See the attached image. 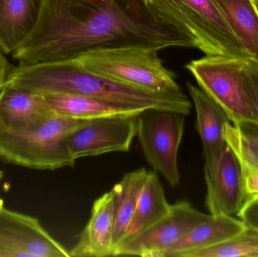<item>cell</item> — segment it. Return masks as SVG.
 Returning <instances> with one entry per match:
<instances>
[{
	"label": "cell",
	"mask_w": 258,
	"mask_h": 257,
	"mask_svg": "<svg viewBox=\"0 0 258 257\" xmlns=\"http://www.w3.org/2000/svg\"><path fill=\"white\" fill-rule=\"evenodd\" d=\"M199 48L147 0H40L31 31L14 51L19 65L74 60L97 50Z\"/></svg>",
	"instance_id": "1"
},
{
	"label": "cell",
	"mask_w": 258,
	"mask_h": 257,
	"mask_svg": "<svg viewBox=\"0 0 258 257\" xmlns=\"http://www.w3.org/2000/svg\"><path fill=\"white\" fill-rule=\"evenodd\" d=\"M5 84L42 95H84L186 116L192 107L183 93H158L135 87L89 70L76 60L19 65L11 71Z\"/></svg>",
	"instance_id": "2"
},
{
	"label": "cell",
	"mask_w": 258,
	"mask_h": 257,
	"mask_svg": "<svg viewBox=\"0 0 258 257\" xmlns=\"http://www.w3.org/2000/svg\"><path fill=\"white\" fill-rule=\"evenodd\" d=\"M86 120L54 115L23 127L0 121V158L17 165L39 170L74 167L67 137Z\"/></svg>",
	"instance_id": "3"
},
{
	"label": "cell",
	"mask_w": 258,
	"mask_h": 257,
	"mask_svg": "<svg viewBox=\"0 0 258 257\" xmlns=\"http://www.w3.org/2000/svg\"><path fill=\"white\" fill-rule=\"evenodd\" d=\"M158 15L190 35L206 55L251 58L213 0H147Z\"/></svg>",
	"instance_id": "4"
},
{
	"label": "cell",
	"mask_w": 258,
	"mask_h": 257,
	"mask_svg": "<svg viewBox=\"0 0 258 257\" xmlns=\"http://www.w3.org/2000/svg\"><path fill=\"white\" fill-rule=\"evenodd\" d=\"M152 48H119L97 50L74 60L97 73L116 81L164 94L183 93L174 72L167 69Z\"/></svg>",
	"instance_id": "5"
},
{
	"label": "cell",
	"mask_w": 258,
	"mask_h": 257,
	"mask_svg": "<svg viewBox=\"0 0 258 257\" xmlns=\"http://www.w3.org/2000/svg\"><path fill=\"white\" fill-rule=\"evenodd\" d=\"M248 60L232 56L206 55L186 65L200 89L227 112L233 124L253 120L244 82Z\"/></svg>",
	"instance_id": "6"
},
{
	"label": "cell",
	"mask_w": 258,
	"mask_h": 257,
	"mask_svg": "<svg viewBox=\"0 0 258 257\" xmlns=\"http://www.w3.org/2000/svg\"><path fill=\"white\" fill-rule=\"evenodd\" d=\"M185 116L179 112L157 109H147L138 116L137 136L144 157L172 187L180 181L177 154Z\"/></svg>",
	"instance_id": "7"
},
{
	"label": "cell",
	"mask_w": 258,
	"mask_h": 257,
	"mask_svg": "<svg viewBox=\"0 0 258 257\" xmlns=\"http://www.w3.org/2000/svg\"><path fill=\"white\" fill-rule=\"evenodd\" d=\"M211 216L200 212L188 201L176 202L163 218L135 238L121 243L113 256L164 257L176 243Z\"/></svg>",
	"instance_id": "8"
},
{
	"label": "cell",
	"mask_w": 258,
	"mask_h": 257,
	"mask_svg": "<svg viewBox=\"0 0 258 257\" xmlns=\"http://www.w3.org/2000/svg\"><path fill=\"white\" fill-rule=\"evenodd\" d=\"M71 257L38 219L0 205V257Z\"/></svg>",
	"instance_id": "9"
},
{
	"label": "cell",
	"mask_w": 258,
	"mask_h": 257,
	"mask_svg": "<svg viewBox=\"0 0 258 257\" xmlns=\"http://www.w3.org/2000/svg\"><path fill=\"white\" fill-rule=\"evenodd\" d=\"M138 116L86 120L67 137L76 160L113 152H128L138 132Z\"/></svg>",
	"instance_id": "10"
},
{
	"label": "cell",
	"mask_w": 258,
	"mask_h": 257,
	"mask_svg": "<svg viewBox=\"0 0 258 257\" xmlns=\"http://www.w3.org/2000/svg\"><path fill=\"white\" fill-rule=\"evenodd\" d=\"M204 172L209 214L238 217L249 198L240 162L228 144L215 170Z\"/></svg>",
	"instance_id": "11"
},
{
	"label": "cell",
	"mask_w": 258,
	"mask_h": 257,
	"mask_svg": "<svg viewBox=\"0 0 258 257\" xmlns=\"http://www.w3.org/2000/svg\"><path fill=\"white\" fill-rule=\"evenodd\" d=\"M186 86L197 113V131L205 157L204 172H212L227 148L224 131L231 120L227 112L200 88L189 81Z\"/></svg>",
	"instance_id": "12"
},
{
	"label": "cell",
	"mask_w": 258,
	"mask_h": 257,
	"mask_svg": "<svg viewBox=\"0 0 258 257\" xmlns=\"http://www.w3.org/2000/svg\"><path fill=\"white\" fill-rule=\"evenodd\" d=\"M113 230L114 193L111 190L94 202L89 222L70 250L71 257L113 256Z\"/></svg>",
	"instance_id": "13"
},
{
	"label": "cell",
	"mask_w": 258,
	"mask_h": 257,
	"mask_svg": "<svg viewBox=\"0 0 258 257\" xmlns=\"http://www.w3.org/2000/svg\"><path fill=\"white\" fill-rule=\"evenodd\" d=\"M55 114L80 120L115 116H138L147 109L133 104L71 94L44 95Z\"/></svg>",
	"instance_id": "14"
},
{
	"label": "cell",
	"mask_w": 258,
	"mask_h": 257,
	"mask_svg": "<svg viewBox=\"0 0 258 257\" xmlns=\"http://www.w3.org/2000/svg\"><path fill=\"white\" fill-rule=\"evenodd\" d=\"M54 115L40 94L6 84L0 91V121L7 126H26Z\"/></svg>",
	"instance_id": "15"
},
{
	"label": "cell",
	"mask_w": 258,
	"mask_h": 257,
	"mask_svg": "<svg viewBox=\"0 0 258 257\" xmlns=\"http://www.w3.org/2000/svg\"><path fill=\"white\" fill-rule=\"evenodd\" d=\"M40 0H0V50L13 53L37 20Z\"/></svg>",
	"instance_id": "16"
},
{
	"label": "cell",
	"mask_w": 258,
	"mask_h": 257,
	"mask_svg": "<svg viewBox=\"0 0 258 257\" xmlns=\"http://www.w3.org/2000/svg\"><path fill=\"white\" fill-rule=\"evenodd\" d=\"M245 227L232 216H211L196 226L165 253L164 257H182L185 253L216 245L230 239Z\"/></svg>",
	"instance_id": "17"
},
{
	"label": "cell",
	"mask_w": 258,
	"mask_h": 257,
	"mask_svg": "<svg viewBox=\"0 0 258 257\" xmlns=\"http://www.w3.org/2000/svg\"><path fill=\"white\" fill-rule=\"evenodd\" d=\"M171 205L167 200L158 173L149 170L136 209L122 242L135 238L168 214ZM120 243V244H121Z\"/></svg>",
	"instance_id": "18"
},
{
	"label": "cell",
	"mask_w": 258,
	"mask_h": 257,
	"mask_svg": "<svg viewBox=\"0 0 258 257\" xmlns=\"http://www.w3.org/2000/svg\"><path fill=\"white\" fill-rule=\"evenodd\" d=\"M227 25L258 61V11L253 0H213Z\"/></svg>",
	"instance_id": "19"
},
{
	"label": "cell",
	"mask_w": 258,
	"mask_h": 257,
	"mask_svg": "<svg viewBox=\"0 0 258 257\" xmlns=\"http://www.w3.org/2000/svg\"><path fill=\"white\" fill-rule=\"evenodd\" d=\"M148 172L145 168H141L126 174L112 189L114 193L115 250L125 238Z\"/></svg>",
	"instance_id": "20"
},
{
	"label": "cell",
	"mask_w": 258,
	"mask_h": 257,
	"mask_svg": "<svg viewBox=\"0 0 258 257\" xmlns=\"http://www.w3.org/2000/svg\"><path fill=\"white\" fill-rule=\"evenodd\" d=\"M224 137L235 152L243 176L258 170V122L243 120L227 124Z\"/></svg>",
	"instance_id": "21"
},
{
	"label": "cell",
	"mask_w": 258,
	"mask_h": 257,
	"mask_svg": "<svg viewBox=\"0 0 258 257\" xmlns=\"http://www.w3.org/2000/svg\"><path fill=\"white\" fill-rule=\"evenodd\" d=\"M258 257V229L246 226L230 239L182 257Z\"/></svg>",
	"instance_id": "22"
},
{
	"label": "cell",
	"mask_w": 258,
	"mask_h": 257,
	"mask_svg": "<svg viewBox=\"0 0 258 257\" xmlns=\"http://www.w3.org/2000/svg\"><path fill=\"white\" fill-rule=\"evenodd\" d=\"M244 82L252 111L253 120L258 122V61L248 58L244 72Z\"/></svg>",
	"instance_id": "23"
},
{
	"label": "cell",
	"mask_w": 258,
	"mask_h": 257,
	"mask_svg": "<svg viewBox=\"0 0 258 257\" xmlns=\"http://www.w3.org/2000/svg\"><path fill=\"white\" fill-rule=\"evenodd\" d=\"M237 217L246 226L258 229V196L245 204Z\"/></svg>",
	"instance_id": "24"
},
{
	"label": "cell",
	"mask_w": 258,
	"mask_h": 257,
	"mask_svg": "<svg viewBox=\"0 0 258 257\" xmlns=\"http://www.w3.org/2000/svg\"><path fill=\"white\" fill-rule=\"evenodd\" d=\"M245 190L250 199L258 196V170L244 177Z\"/></svg>",
	"instance_id": "25"
},
{
	"label": "cell",
	"mask_w": 258,
	"mask_h": 257,
	"mask_svg": "<svg viewBox=\"0 0 258 257\" xmlns=\"http://www.w3.org/2000/svg\"><path fill=\"white\" fill-rule=\"evenodd\" d=\"M13 67L8 61L5 54L0 50V91L4 87L6 80Z\"/></svg>",
	"instance_id": "26"
},
{
	"label": "cell",
	"mask_w": 258,
	"mask_h": 257,
	"mask_svg": "<svg viewBox=\"0 0 258 257\" xmlns=\"http://www.w3.org/2000/svg\"><path fill=\"white\" fill-rule=\"evenodd\" d=\"M3 172H2V170H0V181H1V179H2V178H3ZM3 205V201H2L1 199H0V205Z\"/></svg>",
	"instance_id": "27"
},
{
	"label": "cell",
	"mask_w": 258,
	"mask_h": 257,
	"mask_svg": "<svg viewBox=\"0 0 258 257\" xmlns=\"http://www.w3.org/2000/svg\"><path fill=\"white\" fill-rule=\"evenodd\" d=\"M254 3H255L256 8H257L258 11V2H254Z\"/></svg>",
	"instance_id": "28"
},
{
	"label": "cell",
	"mask_w": 258,
	"mask_h": 257,
	"mask_svg": "<svg viewBox=\"0 0 258 257\" xmlns=\"http://www.w3.org/2000/svg\"><path fill=\"white\" fill-rule=\"evenodd\" d=\"M254 2H258V0H253Z\"/></svg>",
	"instance_id": "29"
}]
</instances>
